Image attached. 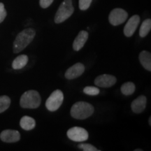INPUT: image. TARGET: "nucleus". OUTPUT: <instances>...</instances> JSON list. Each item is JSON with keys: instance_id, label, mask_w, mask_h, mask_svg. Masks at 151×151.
I'll return each mask as SVG.
<instances>
[{"instance_id": "1", "label": "nucleus", "mask_w": 151, "mask_h": 151, "mask_svg": "<svg viewBox=\"0 0 151 151\" xmlns=\"http://www.w3.org/2000/svg\"><path fill=\"white\" fill-rule=\"evenodd\" d=\"M36 35V31L32 28H28L22 30L17 35L14 42V52L18 53L27 47Z\"/></svg>"}, {"instance_id": "2", "label": "nucleus", "mask_w": 151, "mask_h": 151, "mask_svg": "<svg viewBox=\"0 0 151 151\" xmlns=\"http://www.w3.org/2000/svg\"><path fill=\"white\" fill-rule=\"evenodd\" d=\"M94 107L86 101H78L72 106L71 116L77 120H85L89 118L94 113Z\"/></svg>"}, {"instance_id": "3", "label": "nucleus", "mask_w": 151, "mask_h": 151, "mask_svg": "<svg viewBox=\"0 0 151 151\" xmlns=\"http://www.w3.org/2000/svg\"><path fill=\"white\" fill-rule=\"evenodd\" d=\"M41 103V96L36 90H29L24 92L20 100V104L24 109H37Z\"/></svg>"}, {"instance_id": "4", "label": "nucleus", "mask_w": 151, "mask_h": 151, "mask_svg": "<svg viewBox=\"0 0 151 151\" xmlns=\"http://www.w3.org/2000/svg\"><path fill=\"white\" fill-rule=\"evenodd\" d=\"M74 8L72 0H65L60 6L55 16V22L57 24L61 23L67 20L73 14Z\"/></svg>"}, {"instance_id": "5", "label": "nucleus", "mask_w": 151, "mask_h": 151, "mask_svg": "<svg viewBox=\"0 0 151 151\" xmlns=\"http://www.w3.org/2000/svg\"><path fill=\"white\" fill-rule=\"evenodd\" d=\"M64 101V94L61 90L52 92L46 101V107L48 111H55L60 108Z\"/></svg>"}, {"instance_id": "6", "label": "nucleus", "mask_w": 151, "mask_h": 151, "mask_svg": "<svg viewBox=\"0 0 151 151\" xmlns=\"http://www.w3.org/2000/svg\"><path fill=\"white\" fill-rule=\"evenodd\" d=\"M67 137L75 142H83L88 139V132L84 128L80 127H71L67 131Z\"/></svg>"}, {"instance_id": "7", "label": "nucleus", "mask_w": 151, "mask_h": 151, "mask_svg": "<svg viewBox=\"0 0 151 151\" xmlns=\"http://www.w3.org/2000/svg\"><path fill=\"white\" fill-rule=\"evenodd\" d=\"M128 14L124 9L117 8L111 11L109 16V22L113 26H118L126 21Z\"/></svg>"}, {"instance_id": "8", "label": "nucleus", "mask_w": 151, "mask_h": 151, "mask_svg": "<svg viewBox=\"0 0 151 151\" xmlns=\"http://www.w3.org/2000/svg\"><path fill=\"white\" fill-rule=\"evenodd\" d=\"M117 79L114 76L102 74L98 76L94 80V84L101 88H110L116 84Z\"/></svg>"}, {"instance_id": "9", "label": "nucleus", "mask_w": 151, "mask_h": 151, "mask_svg": "<svg viewBox=\"0 0 151 151\" xmlns=\"http://www.w3.org/2000/svg\"><path fill=\"white\" fill-rule=\"evenodd\" d=\"M139 22H140V17L138 15H134L131 17L124 26V35L127 37H132L135 32Z\"/></svg>"}, {"instance_id": "10", "label": "nucleus", "mask_w": 151, "mask_h": 151, "mask_svg": "<svg viewBox=\"0 0 151 151\" xmlns=\"http://www.w3.org/2000/svg\"><path fill=\"white\" fill-rule=\"evenodd\" d=\"M84 71V65L81 63H76L67 69L65 74V78L69 80H72L82 75Z\"/></svg>"}, {"instance_id": "11", "label": "nucleus", "mask_w": 151, "mask_h": 151, "mask_svg": "<svg viewBox=\"0 0 151 151\" xmlns=\"http://www.w3.org/2000/svg\"><path fill=\"white\" fill-rule=\"evenodd\" d=\"M0 139L6 143H15L20 140V134L17 130L6 129L0 134Z\"/></svg>"}, {"instance_id": "12", "label": "nucleus", "mask_w": 151, "mask_h": 151, "mask_svg": "<svg viewBox=\"0 0 151 151\" xmlns=\"http://www.w3.org/2000/svg\"><path fill=\"white\" fill-rule=\"evenodd\" d=\"M147 98L145 96L141 95L138 97L137 99L132 102L131 108L134 113H141L145 110L146 106Z\"/></svg>"}, {"instance_id": "13", "label": "nucleus", "mask_w": 151, "mask_h": 151, "mask_svg": "<svg viewBox=\"0 0 151 151\" xmlns=\"http://www.w3.org/2000/svg\"><path fill=\"white\" fill-rule=\"evenodd\" d=\"M88 39V33L87 31L82 30L78 33V36L76 37L73 43V48L76 51L80 50L84 46Z\"/></svg>"}, {"instance_id": "14", "label": "nucleus", "mask_w": 151, "mask_h": 151, "mask_svg": "<svg viewBox=\"0 0 151 151\" xmlns=\"http://www.w3.org/2000/svg\"><path fill=\"white\" fill-rule=\"evenodd\" d=\"M139 61L141 65L143 66L146 70L148 71H151V54L146 50H143L139 54Z\"/></svg>"}, {"instance_id": "15", "label": "nucleus", "mask_w": 151, "mask_h": 151, "mask_svg": "<svg viewBox=\"0 0 151 151\" xmlns=\"http://www.w3.org/2000/svg\"><path fill=\"white\" fill-rule=\"evenodd\" d=\"M20 125L22 129L26 131L33 129L36 126L35 119L29 116H23L20 121Z\"/></svg>"}, {"instance_id": "16", "label": "nucleus", "mask_w": 151, "mask_h": 151, "mask_svg": "<svg viewBox=\"0 0 151 151\" xmlns=\"http://www.w3.org/2000/svg\"><path fill=\"white\" fill-rule=\"evenodd\" d=\"M28 62V57L26 55H21L17 57L12 63V67L14 69H21L25 67Z\"/></svg>"}, {"instance_id": "17", "label": "nucleus", "mask_w": 151, "mask_h": 151, "mask_svg": "<svg viewBox=\"0 0 151 151\" xmlns=\"http://www.w3.org/2000/svg\"><path fill=\"white\" fill-rule=\"evenodd\" d=\"M151 29V20L150 19H146L143 23L141 24L140 30H139V35L141 37H145L148 35V34L150 32Z\"/></svg>"}, {"instance_id": "18", "label": "nucleus", "mask_w": 151, "mask_h": 151, "mask_svg": "<svg viewBox=\"0 0 151 151\" xmlns=\"http://www.w3.org/2000/svg\"><path fill=\"white\" fill-rule=\"evenodd\" d=\"M135 85L132 82L125 83L122 85L121 86V88H120L122 93L126 96L131 95V94H133L135 91Z\"/></svg>"}, {"instance_id": "19", "label": "nucleus", "mask_w": 151, "mask_h": 151, "mask_svg": "<svg viewBox=\"0 0 151 151\" xmlns=\"http://www.w3.org/2000/svg\"><path fill=\"white\" fill-rule=\"evenodd\" d=\"M11 104V99L8 96H1L0 97V113H3L9 109Z\"/></svg>"}, {"instance_id": "20", "label": "nucleus", "mask_w": 151, "mask_h": 151, "mask_svg": "<svg viewBox=\"0 0 151 151\" xmlns=\"http://www.w3.org/2000/svg\"><path fill=\"white\" fill-rule=\"evenodd\" d=\"M83 92L85 94H88V95H97L99 93V89L97 87L87 86L83 89Z\"/></svg>"}, {"instance_id": "21", "label": "nucleus", "mask_w": 151, "mask_h": 151, "mask_svg": "<svg viewBox=\"0 0 151 151\" xmlns=\"http://www.w3.org/2000/svg\"><path fill=\"white\" fill-rule=\"evenodd\" d=\"M78 148L84 151H99L97 148L89 143H80L78 145Z\"/></svg>"}, {"instance_id": "22", "label": "nucleus", "mask_w": 151, "mask_h": 151, "mask_svg": "<svg viewBox=\"0 0 151 151\" xmlns=\"http://www.w3.org/2000/svg\"><path fill=\"white\" fill-rule=\"evenodd\" d=\"M92 0H79V9L82 11H86L89 9Z\"/></svg>"}, {"instance_id": "23", "label": "nucleus", "mask_w": 151, "mask_h": 151, "mask_svg": "<svg viewBox=\"0 0 151 151\" xmlns=\"http://www.w3.org/2000/svg\"><path fill=\"white\" fill-rule=\"evenodd\" d=\"M6 15L7 12L5 10L4 5L3 3L0 2V23L4 21V20L6 17Z\"/></svg>"}, {"instance_id": "24", "label": "nucleus", "mask_w": 151, "mask_h": 151, "mask_svg": "<svg viewBox=\"0 0 151 151\" xmlns=\"http://www.w3.org/2000/svg\"><path fill=\"white\" fill-rule=\"evenodd\" d=\"M53 1L54 0H40L39 1V4H40L41 8L46 9L52 4Z\"/></svg>"}, {"instance_id": "25", "label": "nucleus", "mask_w": 151, "mask_h": 151, "mask_svg": "<svg viewBox=\"0 0 151 151\" xmlns=\"http://www.w3.org/2000/svg\"><path fill=\"white\" fill-rule=\"evenodd\" d=\"M142 149H135L134 151H142Z\"/></svg>"}, {"instance_id": "26", "label": "nucleus", "mask_w": 151, "mask_h": 151, "mask_svg": "<svg viewBox=\"0 0 151 151\" xmlns=\"http://www.w3.org/2000/svg\"><path fill=\"white\" fill-rule=\"evenodd\" d=\"M149 124L151 125V117H150V118H149Z\"/></svg>"}]
</instances>
